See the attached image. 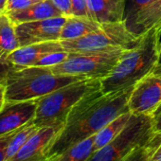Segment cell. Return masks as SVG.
I'll return each mask as SVG.
<instances>
[{"mask_svg": "<svg viewBox=\"0 0 161 161\" xmlns=\"http://www.w3.org/2000/svg\"><path fill=\"white\" fill-rule=\"evenodd\" d=\"M134 87L108 93H103L101 88L80 100L53 140L48 150V159L95 136L111 120L129 112L128 103Z\"/></svg>", "mask_w": 161, "mask_h": 161, "instance_id": "cell-1", "label": "cell"}, {"mask_svg": "<svg viewBox=\"0 0 161 161\" xmlns=\"http://www.w3.org/2000/svg\"><path fill=\"white\" fill-rule=\"evenodd\" d=\"M160 54L158 28L139 37L138 42L125 48L112 72L102 79L103 93L119 91L135 86L157 65Z\"/></svg>", "mask_w": 161, "mask_h": 161, "instance_id": "cell-2", "label": "cell"}, {"mask_svg": "<svg viewBox=\"0 0 161 161\" xmlns=\"http://www.w3.org/2000/svg\"><path fill=\"white\" fill-rule=\"evenodd\" d=\"M85 80V78L59 75L47 66H11L4 86L6 102L38 100L61 87Z\"/></svg>", "mask_w": 161, "mask_h": 161, "instance_id": "cell-3", "label": "cell"}, {"mask_svg": "<svg viewBox=\"0 0 161 161\" xmlns=\"http://www.w3.org/2000/svg\"><path fill=\"white\" fill-rule=\"evenodd\" d=\"M102 88L101 79H85L38 99L32 122L40 127L64 125L74 106L86 95Z\"/></svg>", "mask_w": 161, "mask_h": 161, "instance_id": "cell-4", "label": "cell"}, {"mask_svg": "<svg viewBox=\"0 0 161 161\" xmlns=\"http://www.w3.org/2000/svg\"><path fill=\"white\" fill-rule=\"evenodd\" d=\"M151 115L133 114L124 129L109 143L95 151L88 161H123L154 136Z\"/></svg>", "mask_w": 161, "mask_h": 161, "instance_id": "cell-5", "label": "cell"}, {"mask_svg": "<svg viewBox=\"0 0 161 161\" xmlns=\"http://www.w3.org/2000/svg\"><path fill=\"white\" fill-rule=\"evenodd\" d=\"M124 49L111 48L91 52H70L64 62L51 66L50 69L59 75L102 80L112 72Z\"/></svg>", "mask_w": 161, "mask_h": 161, "instance_id": "cell-6", "label": "cell"}, {"mask_svg": "<svg viewBox=\"0 0 161 161\" xmlns=\"http://www.w3.org/2000/svg\"><path fill=\"white\" fill-rule=\"evenodd\" d=\"M127 29L125 22L106 23L99 31L75 40L61 41L68 52H91L111 48H130L138 42Z\"/></svg>", "mask_w": 161, "mask_h": 161, "instance_id": "cell-7", "label": "cell"}, {"mask_svg": "<svg viewBox=\"0 0 161 161\" xmlns=\"http://www.w3.org/2000/svg\"><path fill=\"white\" fill-rule=\"evenodd\" d=\"M161 103V64L141 79L135 86L129 99V109L133 114L151 115Z\"/></svg>", "mask_w": 161, "mask_h": 161, "instance_id": "cell-8", "label": "cell"}, {"mask_svg": "<svg viewBox=\"0 0 161 161\" xmlns=\"http://www.w3.org/2000/svg\"><path fill=\"white\" fill-rule=\"evenodd\" d=\"M67 16H59L15 25L20 47L60 40L62 29Z\"/></svg>", "mask_w": 161, "mask_h": 161, "instance_id": "cell-9", "label": "cell"}, {"mask_svg": "<svg viewBox=\"0 0 161 161\" xmlns=\"http://www.w3.org/2000/svg\"><path fill=\"white\" fill-rule=\"evenodd\" d=\"M38 100L6 102L0 110V136L16 131L31 122L36 114Z\"/></svg>", "mask_w": 161, "mask_h": 161, "instance_id": "cell-10", "label": "cell"}, {"mask_svg": "<svg viewBox=\"0 0 161 161\" xmlns=\"http://www.w3.org/2000/svg\"><path fill=\"white\" fill-rule=\"evenodd\" d=\"M63 127L40 128L10 161H48V150Z\"/></svg>", "mask_w": 161, "mask_h": 161, "instance_id": "cell-11", "label": "cell"}, {"mask_svg": "<svg viewBox=\"0 0 161 161\" xmlns=\"http://www.w3.org/2000/svg\"><path fill=\"white\" fill-rule=\"evenodd\" d=\"M60 50H64L60 40L20 47L8 57L7 63L17 66H31L44 55Z\"/></svg>", "mask_w": 161, "mask_h": 161, "instance_id": "cell-12", "label": "cell"}, {"mask_svg": "<svg viewBox=\"0 0 161 161\" xmlns=\"http://www.w3.org/2000/svg\"><path fill=\"white\" fill-rule=\"evenodd\" d=\"M90 18L102 23L124 21L126 0H87Z\"/></svg>", "mask_w": 161, "mask_h": 161, "instance_id": "cell-13", "label": "cell"}, {"mask_svg": "<svg viewBox=\"0 0 161 161\" xmlns=\"http://www.w3.org/2000/svg\"><path fill=\"white\" fill-rule=\"evenodd\" d=\"M154 28H161V0H152L127 26L128 31L137 38Z\"/></svg>", "mask_w": 161, "mask_h": 161, "instance_id": "cell-14", "label": "cell"}, {"mask_svg": "<svg viewBox=\"0 0 161 161\" xmlns=\"http://www.w3.org/2000/svg\"><path fill=\"white\" fill-rule=\"evenodd\" d=\"M7 14L15 25L63 16V14L53 5L50 0L38 1L24 10L9 13Z\"/></svg>", "mask_w": 161, "mask_h": 161, "instance_id": "cell-15", "label": "cell"}, {"mask_svg": "<svg viewBox=\"0 0 161 161\" xmlns=\"http://www.w3.org/2000/svg\"><path fill=\"white\" fill-rule=\"evenodd\" d=\"M102 24L87 16H67L66 21L62 29L60 41L75 40L90 33L99 31L103 28Z\"/></svg>", "mask_w": 161, "mask_h": 161, "instance_id": "cell-16", "label": "cell"}, {"mask_svg": "<svg viewBox=\"0 0 161 161\" xmlns=\"http://www.w3.org/2000/svg\"><path fill=\"white\" fill-rule=\"evenodd\" d=\"M20 47L15 24L5 13L0 14V62L7 63L8 57Z\"/></svg>", "mask_w": 161, "mask_h": 161, "instance_id": "cell-17", "label": "cell"}, {"mask_svg": "<svg viewBox=\"0 0 161 161\" xmlns=\"http://www.w3.org/2000/svg\"><path fill=\"white\" fill-rule=\"evenodd\" d=\"M132 116V112H126L107 123L94 136V152L112 141L126 126Z\"/></svg>", "mask_w": 161, "mask_h": 161, "instance_id": "cell-18", "label": "cell"}, {"mask_svg": "<svg viewBox=\"0 0 161 161\" xmlns=\"http://www.w3.org/2000/svg\"><path fill=\"white\" fill-rule=\"evenodd\" d=\"M94 136L50 157L48 161H88L94 153Z\"/></svg>", "mask_w": 161, "mask_h": 161, "instance_id": "cell-19", "label": "cell"}, {"mask_svg": "<svg viewBox=\"0 0 161 161\" xmlns=\"http://www.w3.org/2000/svg\"><path fill=\"white\" fill-rule=\"evenodd\" d=\"M39 129L40 127L36 126L32 121L18 129L8 146L6 153V160L10 161Z\"/></svg>", "mask_w": 161, "mask_h": 161, "instance_id": "cell-20", "label": "cell"}, {"mask_svg": "<svg viewBox=\"0 0 161 161\" xmlns=\"http://www.w3.org/2000/svg\"><path fill=\"white\" fill-rule=\"evenodd\" d=\"M158 144H159V136L157 134H154V136L152 137L150 141L137 147L123 161H149L150 157L153 153Z\"/></svg>", "mask_w": 161, "mask_h": 161, "instance_id": "cell-21", "label": "cell"}, {"mask_svg": "<svg viewBox=\"0 0 161 161\" xmlns=\"http://www.w3.org/2000/svg\"><path fill=\"white\" fill-rule=\"evenodd\" d=\"M152 1V0H126L124 11V22L126 27L130 25L136 16Z\"/></svg>", "mask_w": 161, "mask_h": 161, "instance_id": "cell-22", "label": "cell"}, {"mask_svg": "<svg viewBox=\"0 0 161 161\" xmlns=\"http://www.w3.org/2000/svg\"><path fill=\"white\" fill-rule=\"evenodd\" d=\"M70 52L66 50H60V51H54L47 53L41 57L34 64V66H47V67H51L54 65H57L63 62H64Z\"/></svg>", "mask_w": 161, "mask_h": 161, "instance_id": "cell-23", "label": "cell"}, {"mask_svg": "<svg viewBox=\"0 0 161 161\" xmlns=\"http://www.w3.org/2000/svg\"><path fill=\"white\" fill-rule=\"evenodd\" d=\"M36 2H38L37 0H8L6 14L24 10Z\"/></svg>", "mask_w": 161, "mask_h": 161, "instance_id": "cell-24", "label": "cell"}, {"mask_svg": "<svg viewBox=\"0 0 161 161\" xmlns=\"http://www.w3.org/2000/svg\"><path fill=\"white\" fill-rule=\"evenodd\" d=\"M72 15L75 16H89L87 0H71Z\"/></svg>", "mask_w": 161, "mask_h": 161, "instance_id": "cell-25", "label": "cell"}, {"mask_svg": "<svg viewBox=\"0 0 161 161\" xmlns=\"http://www.w3.org/2000/svg\"><path fill=\"white\" fill-rule=\"evenodd\" d=\"M16 131H14L12 133H9V134H5V135L0 136V161H7L6 160L7 149H8V146H9L12 138L15 135Z\"/></svg>", "mask_w": 161, "mask_h": 161, "instance_id": "cell-26", "label": "cell"}, {"mask_svg": "<svg viewBox=\"0 0 161 161\" xmlns=\"http://www.w3.org/2000/svg\"><path fill=\"white\" fill-rule=\"evenodd\" d=\"M53 5L64 16L72 15V3L71 0H50Z\"/></svg>", "mask_w": 161, "mask_h": 161, "instance_id": "cell-27", "label": "cell"}, {"mask_svg": "<svg viewBox=\"0 0 161 161\" xmlns=\"http://www.w3.org/2000/svg\"><path fill=\"white\" fill-rule=\"evenodd\" d=\"M153 120V129L154 133L161 132V103L151 114Z\"/></svg>", "mask_w": 161, "mask_h": 161, "instance_id": "cell-28", "label": "cell"}, {"mask_svg": "<svg viewBox=\"0 0 161 161\" xmlns=\"http://www.w3.org/2000/svg\"><path fill=\"white\" fill-rule=\"evenodd\" d=\"M12 64L9 63H1L0 62V84H4L8 71L10 70Z\"/></svg>", "mask_w": 161, "mask_h": 161, "instance_id": "cell-29", "label": "cell"}, {"mask_svg": "<svg viewBox=\"0 0 161 161\" xmlns=\"http://www.w3.org/2000/svg\"><path fill=\"white\" fill-rule=\"evenodd\" d=\"M155 134H157L159 136V144L156 147V149L154 150L152 156L150 157L149 161H161V132L155 133Z\"/></svg>", "mask_w": 161, "mask_h": 161, "instance_id": "cell-30", "label": "cell"}, {"mask_svg": "<svg viewBox=\"0 0 161 161\" xmlns=\"http://www.w3.org/2000/svg\"><path fill=\"white\" fill-rule=\"evenodd\" d=\"M6 103V89L4 84H0V110Z\"/></svg>", "mask_w": 161, "mask_h": 161, "instance_id": "cell-31", "label": "cell"}, {"mask_svg": "<svg viewBox=\"0 0 161 161\" xmlns=\"http://www.w3.org/2000/svg\"><path fill=\"white\" fill-rule=\"evenodd\" d=\"M7 4H8V0H0V14L6 13Z\"/></svg>", "mask_w": 161, "mask_h": 161, "instance_id": "cell-32", "label": "cell"}, {"mask_svg": "<svg viewBox=\"0 0 161 161\" xmlns=\"http://www.w3.org/2000/svg\"><path fill=\"white\" fill-rule=\"evenodd\" d=\"M158 37H159V46H160V49H161V28L158 29Z\"/></svg>", "mask_w": 161, "mask_h": 161, "instance_id": "cell-33", "label": "cell"}, {"mask_svg": "<svg viewBox=\"0 0 161 161\" xmlns=\"http://www.w3.org/2000/svg\"><path fill=\"white\" fill-rule=\"evenodd\" d=\"M161 64V49H160V54H159V60H158V64Z\"/></svg>", "mask_w": 161, "mask_h": 161, "instance_id": "cell-34", "label": "cell"}, {"mask_svg": "<svg viewBox=\"0 0 161 161\" xmlns=\"http://www.w3.org/2000/svg\"><path fill=\"white\" fill-rule=\"evenodd\" d=\"M37 1H42V0H37Z\"/></svg>", "mask_w": 161, "mask_h": 161, "instance_id": "cell-35", "label": "cell"}]
</instances>
